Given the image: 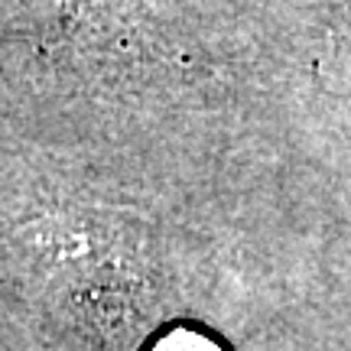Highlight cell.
I'll return each instance as SVG.
<instances>
[{"label": "cell", "mask_w": 351, "mask_h": 351, "mask_svg": "<svg viewBox=\"0 0 351 351\" xmlns=\"http://www.w3.org/2000/svg\"><path fill=\"white\" fill-rule=\"evenodd\" d=\"M153 351H218V345H212L208 339H202L195 332H173Z\"/></svg>", "instance_id": "1"}]
</instances>
